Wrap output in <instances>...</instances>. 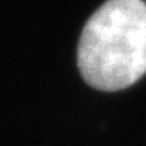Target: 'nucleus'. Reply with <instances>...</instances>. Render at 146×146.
Listing matches in <instances>:
<instances>
[{
    "label": "nucleus",
    "mask_w": 146,
    "mask_h": 146,
    "mask_svg": "<svg viewBox=\"0 0 146 146\" xmlns=\"http://www.w3.org/2000/svg\"><path fill=\"white\" fill-rule=\"evenodd\" d=\"M78 67L90 87L113 92L146 73V3L108 0L84 25Z\"/></svg>",
    "instance_id": "nucleus-1"
}]
</instances>
